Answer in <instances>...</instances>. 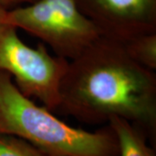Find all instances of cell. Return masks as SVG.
Returning a JSON list of instances; mask_svg holds the SVG:
<instances>
[{
	"label": "cell",
	"mask_w": 156,
	"mask_h": 156,
	"mask_svg": "<svg viewBox=\"0 0 156 156\" xmlns=\"http://www.w3.org/2000/svg\"><path fill=\"white\" fill-rule=\"evenodd\" d=\"M56 111L86 124L121 117L155 144V71L134 62L120 42L101 37L69 62Z\"/></svg>",
	"instance_id": "obj_1"
},
{
	"label": "cell",
	"mask_w": 156,
	"mask_h": 156,
	"mask_svg": "<svg viewBox=\"0 0 156 156\" xmlns=\"http://www.w3.org/2000/svg\"><path fill=\"white\" fill-rule=\"evenodd\" d=\"M0 134L28 141L47 156H118L116 137L108 125L95 132L69 126L17 89L0 71Z\"/></svg>",
	"instance_id": "obj_2"
},
{
	"label": "cell",
	"mask_w": 156,
	"mask_h": 156,
	"mask_svg": "<svg viewBox=\"0 0 156 156\" xmlns=\"http://www.w3.org/2000/svg\"><path fill=\"white\" fill-rule=\"evenodd\" d=\"M6 23L40 39L56 56L69 61L101 37L76 0H37L9 10Z\"/></svg>",
	"instance_id": "obj_3"
},
{
	"label": "cell",
	"mask_w": 156,
	"mask_h": 156,
	"mask_svg": "<svg viewBox=\"0 0 156 156\" xmlns=\"http://www.w3.org/2000/svg\"><path fill=\"white\" fill-rule=\"evenodd\" d=\"M69 62L52 56L43 43L30 47L19 37L16 27L0 24V71L10 74L23 95L37 99L51 112L59 107L60 86Z\"/></svg>",
	"instance_id": "obj_4"
},
{
	"label": "cell",
	"mask_w": 156,
	"mask_h": 156,
	"mask_svg": "<svg viewBox=\"0 0 156 156\" xmlns=\"http://www.w3.org/2000/svg\"><path fill=\"white\" fill-rule=\"evenodd\" d=\"M101 37L124 43L156 32V0H76Z\"/></svg>",
	"instance_id": "obj_5"
},
{
	"label": "cell",
	"mask_w": 156,
	"mask_h": 156,
	"mask_svg": "<svg viewBox=\"0 0 156 156\" xmlns=\"http://www.w3.org/2000/svg\"><path fill=\"white\" fill-rule=\"evenodd\" d=\"M107 125L116 137L118 156H156L154 148L147 142L145 133L132 122L113 116Z\"/></svg>",
	"instance_id": "obj_6"
},
{
	"label": "cell",
	"mask_w": 156,
	"mask_h": 156,
	"mask_svg": "<svg viewBox=\"0 0 156 156\" xmlns=\"http://www.w3.org/2000/svg\"><path fill=\"white\" fill-rule=\"evenodd\" d=\"M122 44L134 62L146 69L156 71V32L140 34Z\"/></svg>",
	"instance_id": "obj_7"
},
{
	"label": "cell",
	"mask_w": 156,
	"mask_h": 156,
	"mask_svg": "<svg viewBox=\"0 0 156 156\" xmlns=\"http://www.w3.org/2000/svg\"><path fill=\"white\" fill-rule=\"evenodd\" d=\"M0 156H47L28 141L14 135L0 134Z\"/></svg>",
	"instance_id": "obj_8"
},
{
	"label": "cell",
	"mask_w": 156,
	"mask_h": 156,
	"mask_svg": "<svg viewBox=\"0 0 156 156\" xmlns=\"http://www.w3.org/2000/svg\"><path fill=\"white\" fill-rule=\"evenodd\" d=\"M36 1L37 0H0V5L9 11L19 6L32 4Z\"/></svg>",
	"instance_id": "obj_9"
},
{
	"label": "cell",
	"mask_w": 156,
	"mask_h": 156,
	"mask_svg": "<svg viewBox=\"0 0 156 156\" xmlns=\"http://www.w3.org/2000/svg\"><path fill=\"white\" fill-rule=\"evenodd\" d=\"M7 11H8V10H6L3 6L0 5V24L6 23Z\"/></svg>",
	"instance_id": "obj_10"
}]
</instances>
